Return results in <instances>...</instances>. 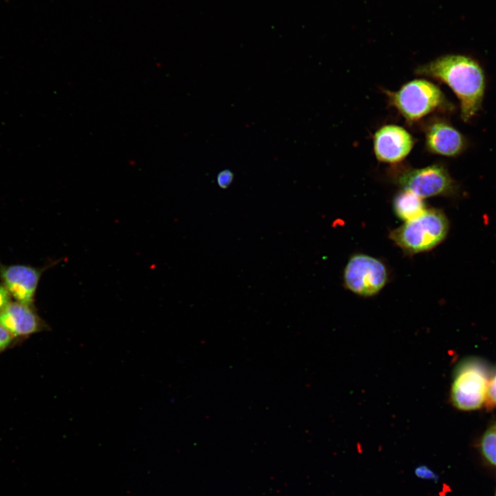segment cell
Masks as SVG:
<instances>
[{"instance_id":"obj_9","label":"cell","mask_w":496,"mask_h":496,"mask_svg":"<svg viewBox=\"0 0 496 496\" xmlns=\"http://www.w3.org/2000/svg\"><path fill=\"white\" fill-rule=\"evenodd\" d=\"M0 325L17 339L45 330L48 326L37 313L34 304L11 301L0 312Z\"/></svg>"},{"instance_id":"obj_15","label":"cell","mask_w":496,"mask_h":496,"mask_svg":"<svg viewBox=\"0 0 496 496\" xmlns=\"http://www.w3.org/2000/svg\"><path fill=\"white\" fill-rule=\"evenodd\" d=\"M233 174L229 171H223L218 176L217 180L219 186L227 188L232 181Z\"/></svg>"},{"instance_id":"obj_10","label":"cell","mask_w":496,"mask_h":496,"mask_svg":"<svg viewBox=\"0 0 496 496\" xmlns=\"http://www.w3.org/2000/svg\"><path fill=\"white\" fill-rule=\"evenodd\" d=\"M425 146L431 154L448 157L460 154L466 142L462 134L442 119H434L425 126Z\"/></svg>"},{"instance_id":"obj_16","label":"cell","mask_w":496,"mask_h":496,"mask_svg":"<svg viewBox=\"0 0 496 496\" xmlns=\"http://www.w3.org/2000/svg\"><path fill=\"white\" fill-rule=\"evenodd\" d=\"M11 301V296L3 285H0V312H1Z\"/></svg>"},{"instance_id":"obj_5","label":"cell","mask_w":496,"mask_h":496,"mask_svg":"<svg viewBox=\"0 0 496 496\" xmlns=\"http://www.w3.org/2000/svg\"><path fill=\"white\" fill-rule=\"evenodd\" d=\"M388 280L384 264L373 256L357 254L347 262L343 273L346 288L364 297L373 296L380 292Z\"/></svg>"},{"instance_id":"obj_3","label":"cell","mask_w":496,"mask_h":496,"mask_svg":"<svg viewBox=\"0 0 496 496\" xmlns=\"http://www.w3.org/2000/svg\"><path fill=\"white\" fill-rule=\"evenodd\" d=\"M385 93L390 105L409 123L416 122L448 106L440 89L423 79L412 80L395 92L386 90Z\"/></svg>"},{"instance_id":"obj_8","label":"cell","mask_w":496,"mask_h":496,"mask_svg":"<svg viewBox=\"0 0 496 496\" xmlns=\"http://www.w3.org/2000/svg\"><path fill=\"white\" fill-rule=\"evenodd\" d=\"M414 139L404 128L386 125L378 130L373 136V150L377 160L395 164L403 161L411 152Z\"/></svg>"},{"instance_id":"obj_2","label":"cell","mask_w":496,"mask_h":496,"mask_svg":"<svg viewBox=\"0 0 496 496\" xmlns=\"http://www.w3.org/2000/svg\"><path fill=\"white\" fill-rule=\"evenodd\" d=\"M448 231L444 214L439 209H426L420 216L391 231L389 238L407 254H415L436 247Z\"/></svg>"},{"instance_id":"obj_4","label":"cell","mask_w":496,"mask_h":496,"mask_svg":"<svg viewBox=\"0 0 496 496\" xmlns=\"http://www.w3.org/2000/svg\"><path fill=\"white\" fill-rule=\"evenodd\" d=\"M491 371L479 358H466L455 370L451 391L453 404L463 411L477 409L487 400Z\"/></svg>"},{"instance_id":"obj_11","label":"cell","mask_w":496,"mask_h":496,"mask_svg":"<svg viewBox=\"0 0 496 496\" xmlns=\"http://www.w3.org/2000/svg\"><path fill=\"white\" fill-rule=\"evenodd\" d=\"M393 207L396 216L404 222L415 219L426 209L424 199L406 189L396 194Z\"/></svg>"},{"instance_id":"obj_13","label":"cell","mask_w":496,"mask_h":496,"mask_svg":"<svg viewBox=\"0 0 496 496\" xmlns=\"http://www.w3.org/2000/svg\"><path fill=\"white\" fill-rule=\"evenodd\" d=\"M17 339L0 325V354L10 347Z\"/></svg>"},{"instance_id":"obj_1","label":"cell","mask_w":496,"mask_h":496,"mask_svg":"<svg viewBox=\"0 0 496 496\" xmlns=\"http://www.w3.org/2000/svg\"><path fill=\"white\" fill-rule=\"evenodd\" d=\"M415 73L448 85L460 101L461 116L464 121L479 110L485 81L482 68L473 59L463 55H446L419 65Z\"/></svg>"},{"instance_id":"obj_12","label":"cell","mask_w":496,"mask_h":496,"mask_svg":"<svg viewBox=\"0 0 496 496\" xmlns=\"http://www.w3.org/2000/svg\"><path fill=\"white\" fill-rule=\"evenodd\" d=\"M481 451L484 457L496 466V424L490 426L481 440Z\"/></svg>"},{"instance_id":"obj_6","label":"cell","mask_w":496,"mask_h":496,"mask_svg":"<svg viewBox=\"0 0 496 496\" xmlns=\"http://www.w3.org/2000/svg\"><path fill=\"white\" fill-rule=\"evenodd\" d=\"M395 182L402 189L409 190L423 199L452 195L457 187L446 168L441 164L404 169L395 176Z\"/></svg>"},{"instance_id":"obj_7","label":"cell","mask_w":496,"mask_h":496,"mask_svg":"<svg viewBox=\"0 0 496 496\" xmlns=\"http://www.w3.org/2000/svg\"><path fill=\"white\" fill-rule=\"evenodd\" d=\"M50 266L39 268L24 265L0 264V279L3 287L16 301L34 304L41 277Z\"/></svg>"},{"instance_id":"obj_14","label":"cell","mask_w":496,"mask_h":496,"mask_svg":"<svg viewBox=\"0 0 496 496\" xmlns=\"http://www.w3.org/2000/svg\"><path fill=\"white\" fill-rule=\"evenodd\" d=\"M486 401L496 406V370L490 376Z\"/></svg>"},{"instance_id":"obj_18","label":"cell","mask_w":496,"mask_h":496,"mask_svg":"<svg viewBox=\"0 0 496 496\" xmlns=\"http://www.w3.org/2000/svg\"><path fill=\"white\" fill-rule=\"evenodd\" d=\"M496 496V495H495Z\"/></svg>"},{"instance_id":"obj_17","label":"cell","mask_w":496,"mask_h":496,"mask_svg":"<svg viewBox=\"0 0 496 496\" xmlns=\"http://www.w3.org/2000/svg\"><path fill=\"white\" fill-rule=\"evenodd\" d=\"M415 474L419 477L424 479H435L436 478V475H435V473L431 469L426 466H420L417 468L415 470Z\"/></svg>"}]
</instances>
